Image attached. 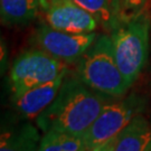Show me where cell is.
<instances>
[{"instance_id": "cell-15", "label": "cell", "mask_w": 151, "mask_h": 151, "mask_svg": "<svg viewBox=\"0 0 151 151\" xmlns=\"http://www.w3.org/2000/svg\"><path fill=\"white\" fill-rule=\"evenodd\" d=\"M7 60H8V50H7L5 40L0 34V75L6 70Z\"/></svg>"}, {"instance_id": "cell-4", "label": "cell", "mask_w": 151, "mask_h": 151, "mask_svg": "<svg viewBox=\"0 0 151 151\" xmlns=\"http://www.w3.org/2000/svg\"><path fill=\"white\" fill-rule=\"evenodd\" d=\"M112 40L116 64L124 77L132 84L147 60L149 22L146 18L130 22L114 34Z\"/></svg>"}, {"instance_id": "cell-5", "label": "cell", "mask_w": 151, "mask_h": 151, "mask_svg": "<svg viewBox=\"0 0 151 151\" xmlns=\"http://www.w3.org/2000/svg\"><path fill=\"white\" fill-rule=\"evenodd\" d=\"M134 106L131 102L106 103L88 129L83 133L87 151H102L103 147L133 118Z\"/></svg>"}, {"instance_id": "cell-14", "label": "cell", "mask_w": 151, "mask_h": 151, "mask_svg": "<svg viewBox=\"0 0 151 151\" xmlns=\"http://www.w3.org/2000/svg\"><path fill=\"white\" fill-rule=\"evenodd\" d=\"M116 16H122L129 11H133L143 5L145 0H112Z\"/></svg>"}, {"instance_id": "cell-2", "label": "cell", "mask_w": 151, "mask_h": 151, "mask_svg": "<svg viewBox=\"0 0 151 151\" xmlns=\"http://www.w3.org/2000/svg\"><path fill=\"white\" fill-rule=\"evenodd\" d=\"M78 78L87 86L108 96H121L130 87L114 57L113 40L99 36L78 58Z\"/></svg>"}, {"instance_id": "cell-6", "label": "cell", "mask_w": 151, "mask_h": 151, "mask_svg": "<svg viewBox=\"0 0 151 151\" xmlns=\"http://www.w3.org/2000/svg\"><path fill=\"white\" fill-rule=\"evenodd\" d=\"M96 38L94 32L72 34L49 27L44 24L36 29L32 42L39 49L60 60H78Z\"/></svg>"}, {"instance_id": "cell-13", "label": "cell", "mask_w": 151, "mask_h": 151, "mask_svg": "<svg viewBox=\"0 0 151 151\" xmlns=\"http://www.w3.org/2000/svg\"><path fill=\"white\" fill-rule=\"evenodd\" d=\"M83 9L95 17L97 22L105 27H114L116 22V12L112 0H74Z\"/></svg>"}, {"instance_id": "cell-9", "label": "cell", "mask_w": 151, "mask_h": 151, "mask_svg": "<svg viewBox=\"0 0 151 151\" xmlns=\"http://www.w3.org/2000/svg\"><path fill=\"white\" fill-rule=\"evenodd\" d=\"M151 150L150 124L142 116H134L102 151H143Z\"/></svg>"}, {"instance_id": "cell-11", "label": "cell", "mask_w": 151, "mask_h": 151, "mask_svg": "<svg viewBox=\"0 0 151 151\" xmlns=\"http://www.w3.org/2000/svg\"><path fill=\"white\" fill-rule=\"evenodd\" d=\"M40 9V0H0V20L9 26L27 25Z\"/></svg>"}, {"instance_id": "cell-7", "label": "cell", "mask_w": 151, "mask_h": 151, "mask_svg": "<svg viewBox=\"0 0 151 151\" xmlns=\"http://www.w3.org/2000/svg\"><path fill=\"white\" fill-rule=\"evenodd\" d=\"M40 9L46 25L62 32H93L99 24L95 17L74 0H40Z\"/></svg>"}, {"instance_id": "cell-12", "label": "cell", "mask_w": 151, "mask_h": 151, "mask_svg": "<svg viewBox=\"0 0 151 151\" xmlns=\"http://www.w3.org/2000/svg\"><path fill=\"white\" fill-rule=\"evenodd\" d=\"M38 150L43 151H85L86 147L82 135L50 130L45 132L39 141Z\"/></svg>"}, {"instance_id": "cell-3", "label": "cell", "mask_w": 151, "mask_h": 151, "mask_svg": "<svg viewBox=\"0 0 151 151\" xmlns=\"http://www.w3.org/2000/svg\"><path fill=\"white\" fill-rule=\"evenodd\" d=\"M66 73V66L42 49H29L17 56L9 70L10 99Z\"/></svg>"}, {"instance_id": "cell-1", "label": "cell", "mask_w": 151, "mask_h": 151, "mask_svg": "<svg viewBox=\"0 0 151 151\" xmlns=\"http://www.w3.org/2000/svg\"><path fill=\"white\" fill-rule=\"evenodd\" d=\"M108 100V95L87 86L80 78L64 77L53 102L37 115L36 124L43 132L55 130L83 135Z\"/></svg>"}, {"instance_id": "cell-8", "label": "cell", "mask_w": 151, "mask_h": 151, "mask_svg": "<svg viewBox=\"0 0 151 151\" xmlns=\"http://www.w3.org/2000/svg\"><path fill=\"white\" fill-rule=\"evenodd\" d=\"M65 74L53 81L40 84L22 93L20 96L10 99L11 109L18 119L29 120L37 118L40 112L53 102L60 91Z\"/></svg>"}, {"instance_id": "cell-10", "label": "cell", "mask_w": 151, "mask_h": 151, "mask_svg": "<svg viewBox=\"0 0 151 151\" xmlns=\"http://www.w3.org/2000/svg\"><path fill=\"white\" fill-rule=\"evenodd\" d=\"M20 121L0 120V151L38 150V131L32 124Z\"/></svg>"}]
</instances>
